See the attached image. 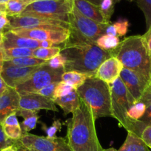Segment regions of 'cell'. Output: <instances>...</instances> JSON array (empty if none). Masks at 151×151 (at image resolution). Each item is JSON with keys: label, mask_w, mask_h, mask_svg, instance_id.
Returning a JSON list of instances; mask_svg holds the SVG:
<instances>
[{"label": "cell", "mask_w": 151, "mask_h": 151, "mask_svg": "<svg viewBox=\"0 0 151 151\" xmlns=\"http://www.w3.org/2000/svg\"><path fill=\"white\" fill-rule=\"evenodd\" d=\"M69 30V36L62 44L60 52L65 59L64 70L96 77L100 65L112 57V54L99 48L96 43L87 40L75 29L70 28Z\"/></svg>", "instance_id": "cell-1"}, {"label": "cell", "mask_w": 151, "mask_h": 151, "mask_svg": "<svg viewBox=\"0 0 151 151\" xmlns=\"http://www.w3.org/2000/svg\"><path fill=\"white\" fill-rule=\"evenodd\" d=\"M68 122L67 141L72 151H103L91 110L81 100Z\"/></svg>", "instance_id": "cell-2"}, {"label": "cell", "mask_w": 151, "mask_h": 151, "mask_svg": "<svg viewBox=\"0 0 151 151\" xmlns=\"http://www.w3.org/2000/svg\"><path fill=\"white\" fill-rule=\"evenodd\" d=\"M124 68L130 69L151 84V54L142 35L127 37L119 46L111 52Z\"/></svg>", "instance_id": "cell-3"}, {"label": "cell", "mask_w": 151, "mask_h": 151, "mask_svg": "<svg viewBox=\"0 0 151 151\" xmlns=\"http://www.w3.org/2000/svg\"><path fill=\"white\" fill-rule=\"evenodd\" d=\"M76 91L80 100L90 109L95 120L105 116L113 117L109 84L93 77L87 78Z\"/></svg>", "instance_id": "cell-4"}, {"label": "cell", "mask_w": 151, "mask_h": 151, "mask_svg": "<svg viewBox=\"0 0 151 151\" xmlns=\"http://www.w3.org/2000/svg\"><path fill=\"white\" fill-rule=\"evenodd\" d=\"M111 94V112L112 116L118 122L127 132L136 134L138 121H132L127 116V111L133 104L134 99L126 88L121 78H118L110 84Z\"/></svg>", "instance_id": "cell-5"}, {"label": "cell", "mask_w": 151, "mask_h": 151, "mask_svg": "<svg viewBox=\"0 0 151 151\" xmlns=\"http://www.w3.org/2000/svg\"><path fill=\"white\" fill-rule=\"evenodd\" d=\"M73 0H38L30 4L20 16H36L56 19L69 23Z\"/></svg>", "instance_id": "cell-6"}, {"label": "cell", "mask_w": 151, "mask_h": 151, "mask_svg": "<svg viewBox=\"0 0 151 151\" xmlns=\"http://www.w3.org/2000/svg\"><path fill=\"white\" fill-rule=\"evenodd\" d=\"M64 72V69H52L44 63L37 69L25 82L18 86L16 90L20 96L32 93L36 94L50 84L62 81Z\"/></svg>", "instance_id": "cell-7"}, {"label": "cell", "mask_w": 151, "mask_h": 151, "mask_svg": "<svg viewBox=\"0 0 151 151\" xmlns=\"http://www.w3.org/2000/svg\"><path fill=\"white\" fill-rule=\"evenodd\" d=\"M8 29H47L53 30H69V23L56 19L36 16H17L9 17ZM7 29V30H8Z\"/></svg>", "instance_id": "cell-8"}, {"label": "cell", "mask_w": 151, "mask_h": 151, "mask_svg": "<svg viewBox=\"0 0 151 151\" xmlns=\"http://www.w3.org/2000/svg\"><path fill=\"white\" fill-rule=\"evenodd\" d=\"M70 28L75 29L90 41L96 43V40L105 35V30L109 24H99L84 17L73 6L68 16Z\"/></svg>", "instance_id": "cell-9"}, {"label": "cell", "mask_w": 151, "mask_h": 151, "mask_svg": "<svg viewBox=\"0 0 151 151\" xmlns=\"http://www.w3.org/2000/svg\"><path fill=\"white\" fill-rule=\"evenodd\" d=\"M19 141L28 149L38 151H72L68 141L61 137L49 138L27 134Z\"/></svg>", "instance_id": "cell-10"}, {"label": "cell", "mask_w": 151, "mask_h": 151, "mask_svg": "<svg viewBox=\"0 0 151 151\" xmlns=\"http://www.w3.org/2000/svg\"><path fill=\"white\" fill-rule=\"evenodd\" d=\"M16 35L29 38L38 41H50L56 45L62 44L67 41L69 36L70 30H53L47 29H10Z\"/></svg>", "instance_id": "cell-11"}, {"label": "cell", "mask_w": 151, "mask_h": 151, "mask_svg": "<svg viewBox=\"0 0 151 151\" xmlns=\"http://www.w3.org/2000/svg\"><path fill=\"white\" fill-rule=\"evenodd\" d=\"M119 78L136 103L140 100L146 90L150 86V85L140 75L126 68H123Z\"/></svg>", "instance_id": "cell-12"}, {"label": "cell", "mask_w": 151, "mask_h": 151, "mask_svg": "<svg viewBox=\"0 0 151 151\" xmlns=\"http://www.w3.org/2000/svg\"><path fill=\"white\" fill-rule=\"evenodd\" d=\"M40 66H41L19 67L3 65L2 71L0 75L9 87L16 88L18 86L25 82Z\"/></svg>", "instance_id": "cell-13"}, {"label": "cell", "mask_w": 151, "mask_h": 151, "mask_svg": "<svg viewBox=\"0 0 151 151\" xmlns=\"http://www.w3.org/2000/svg\"><path fill=\"white\" fill-rule=\"evenodd\" d=\"M19 109L33 111H38L42 109L52 111H59L56 103L52 99L33 93L20 96Z\"/></svg>", "instance_id": "cell-14"}, {"label": "cell", "mask_w": 151, "mask_h": 151, "mask_svg": "<svg viewBox=\"0 0 151 151\" xmlns=\"http://www.w3.org/2000/svg\"><path fill=\"white\" fill-rule=\"evenodd\" d=\"M123 68L124 66L121 62L116 58L112 56L100 65L96 72V78L110 85L119 78Z\"/></svg>", "instance_id": "cell-15"}, {"label": "cell", "mask_w": 151, "mask_h": 151, "mask_svg": "<svg viewBox=\"0 0 151 151\" xmlns=\"http://www.w3.org/2000/svg\"><path fill=\"white\" fill-rule=\"evenodd\" d=\"M16 47L28 48L34 50L40 48V42L36 40L16 35L10 30L4 32L3 33V41L1 50H7Z\"/></svg>", "instance_id": "cell-16"}, {"label": "cell", "mask_w": 151, "mask_h": 151, "mask_svg": "<svg viewBox=\"0 0 151 151\" xmlns=\"http://www.w3.org/2000/svg\"><path fill=\"white\" fill-rule=\"evenodd\" d=\"M20 95L16 88L9 87L7 91L0 96V122L10 114L17 111L19 109Z\"/></svg>", "instance_id": "cell-17"}, {"label": "cell", "mask_w": 151, "mask_h": 151, "mask_svg": "<svg viewBox=\"0 0 151 151\" xmlns=\"http://www.w3.org/2000/svg\"><path fill=\"white\" fill-rule=\"evenodd\" d=\"M73 6L84 17L99 24H107L105 22L98 6L94 5L86 0H73Z\"/></svg>", "instance_id": "cell-18"}, {"label": "cell", "mask_w": 151, "mask_h": 151, "mask_svg": "<svg viewBox=\"0 0 151 151\" xmlns=\"http://www.w3.org/2000/svg\"><path fill=\"white\" fill-rule=\"evenodd\" d=\"M53 101L56 105H58L62 108V110L64 111V114L67 115L68 114H73L78 109L81 100L76 90L74 89L68 95L57 97L53 100Z\"/></svg>", "instance_id": "cell-19"}, {"label": "cell", "mask_w": 151, "mask_h": 151, "mask_svg": "<svg viewBox=\"0 0 151 151\" xmlns=\"http://www.w3.org/2000/svg\"><path fill=\"white\" fill-rule=\"evenodd\" d=\"M16 115L22 116L24 118L23 122L20 123V127L22 128L23 136L26 135L29 131H32L36 127L38 119V111L19 109L16 111Z\"/></svg>", "instance_id": "cell-20"}, {"label": "cell", "mask_w": 151, "mask_h": 151, "mask_svg": "<svg viewBox=\"0 0 151 151\" xmlns=\"http://www.w3.org/2000/svg\"><path fill=\"white\" fill-rule=\"evenodd\" d=\"M118 151H151L143 140L132 132H127V138Z\"/></svg>", "instance_id": "cell-21"}, {"label": "cell", "mask_w": 151, "mask_h": 151, "mask_svg": "<svg viewBox=\"0 0 151 151\" xmlns=\"http://www.w3.org/2000/svg\"><path fill=\"white\" fill-rule=\"evenodd\" d=\"M33 2V0H10L5 4V13L7 16H20L27 7Z\"/></svg>", "instance_id": "cell-22"}, {"label": "cell", "mask_w": 151, "mask_h": 151, "mask_svg": "<svg viewBox=\"0 0 151 151\" xmlns=\"http://www.w3.org/2000/svg\"><path fill=\"white\" fill-rule=\"evenodd\" d=\"M46 63L45 60H40L33 57H25L21 58L12 59L9 60H4V66H19V67H31V66H41Z\"/></svg>", "instance_id": "cell-23"}, {"label": "cell", "mask_w": 151, "mask_h": 151, "mask_svg": "<svg viewBox=\"0 0 151 151\" xmlns=\"http://www.w3.org/2000/svg\"><path fill=\"white\" fill-rule=\"evenodd\" d=\"M89 78H90L89 75L76 72H65L62 76V81L71 86L76 90Z\"/></svg>", "instance_id": "cell-24"}, {"label": "cell", "mask_w": 151, "mask_h": 151, "mask_svg": "<svg viewBox=\"0 0 151 151\" xmlns=\"http://www.w3.org/2000/svg\"><path fill=\"white\" fill-rule=\"evenodd\" d=\"M121 41L119 37L102 35L96 41V44L102 50L107 52H113L119 46Z\"/></svg>", "instance_id": "cell-25"}, {"label": "cell", "mask_w": 151, "mask_h": 151, "mask_svg": "<svg viewBox=\"0 0 151 151\" xmlns=\"http://www.w3.org/2000/svg\"><path fill=\"white\" fill-rule=\"evenodd\" d=\"M62 49V44L56 45L55 47H50V48H38L33 50V55L36 58L47 61L60 54Z\"/></svg>", "instance_id": "cell-26"}, {"label": "cell", "mask_w": 151, "mask_h": 151, "mask_svg": "<svg viewBox=\"0 0 151 151\" xmlns=\"http://www.w3.org/2000/svg\"><path fill=\"white\" fill-rule=\"evenodd\" d=\"M2 52L4 60L33 56V50L28 48H21V47L2 50Z\"/></svg>", "instance_id": "cell-27"}, {"label": "cell", "mask_w": 151, "mask_h": 151, "mask_svg": "<svg viewBox=\"0 0 151 151\" xmlns=\"http://www.w3.org/2000/svg\"><path fill=\"white\" fill-rule=\"evenodd\" d=\"M139 101L143 102L146 106V111L144 115L139 121L142 122L144 127L151 125V86L146 90Z\"/></svg>", "instance_id": "cell-28"}, {"label": "cell", "mask_w": 151, "mask_h": 151, "mask_svg": "<svg viewBox=\"0 0 151 151\" xmlns=\"http://www.w3.org/2000/svg\"><path fill=\"white\" fill-rule=\"evenodd\" d=\"M120 0H102L99 9L106 23H110V19L115 10V5Z\"/></svg>", "instance_id": "cell-29"}, {"label": "cell", "mask_w": 151, "mask_h": 151, "mask_svg": "<svg viewBox=\"0 0 151 151\" xmlns=\"http://www.w3.org/2000/svg\"><path fill=\"white\" fill-rule=\"evenodd\" d=\"M146 106L142 101H138L132 105L127 111V116L132 121H139L144 115Z\"/></svg>", "instance_id": "cell-30"}, {"label": "cell", "mask_w": 151, "mask_h": 151, "mask_svg": "<svg viewBox=\"0 0 151 151\" xmlns=\"http://www.w3.org/2000/svg\"><path fill=\"white\" fill-rule=\"evenodd\" d=\"M136 4L143 12L147 30L151 28V0H136Z\"/></svg>", "instance_id": "cell-31"}, {"label": "cell", "mask_w": 151, "mask_h": 151, "mask_svg": "<svg viewBox=\"0 0 151 151\" xmlns=\"http://www.w3.org/2000/svg\"><path fill=\"white\" fill-rule=\"evenodd\" d=\"M3 129L6 137L13 141L20 140L23 137L22 128L20 125L19 126H8V125H3Z\"/></svg>", "instance_id": "cell-32"}, {"label": "cell", "mask_w": 151, "mask_h": 151, "mask_svg": "<svg viewBox=\"0 0 151 151\" xmlns=\"http://www.w3.org/2000/svg\"><path fill=\"white\" fill-rule=\"evenodd\" d=\"M74 89L75 88H73V87H72L71 86L68 85V84L63 82V81H60L59 83H58L57 86L56 87V89H55L54 99L53 100H55L57 97H64L65 95H68V94H70Z\"/></svg>", "instance_id": "cell-33"}, {"label": "cell", "mask_w": 151, "mask_h": 151, "mask_svg": "<svg viewBox=\"0 0 151 151\" xmlns=\"http://www.w3.org/2000/svg\"><path fill=\"white\" fill-rule=\"evenodd\" d=\"M42 129L45 132L47 137L54 138V137H56V133L60 131L62 129V123L59 119H56L53 121V124L50 127H47L44 124H42Z\"/></svg>", "instance_id": "cell-34"}, {"label": "cell", "mask_w": 151, "mask_h": 151, "mask_svg": "<svg viewBox=\"0 0 151 151\" xmlns=\"http://www.w3.org/2000/svg\"><path fill=\"white\" fill-rule=\"evenodd\" d=\"M46 65L50 66V68L54 69H64L65 65V59L63 55L61 54L55 56L53 58L47 60L45 63Z\"/></svg>", "instance_id": "cell-35"}, {"label": "cell", "mask_w": 151, "mask_h": 151, "mask_svg": "<svg viewBox=\"0 0 151 151\" xmlns=\"http://www.w3.org/2000/svg\"><path fill=\"white\" fill-rule=\"evenodd\" d=\"M113 26L116 30L118 37L124 36L127 34V30H128L129 22L127 19H120L115 22H114Z\"/></svg>", "instance_id": "cell-36"}, {"label": "cell", "mask_w": 151, "mask_h": 151, "mask_svg": "<svg viewBox=\"0 0 151 151\" xmlns=\"http://www.w3.org/2000/svg\"><path fill=\"white\" fill-rule=\"evenodd\" d=\"M58 83H53L50 84V85L47 86L44 88H41L39 91H37L36 94H38L39 95L43 96V97H48V98L52 99L53 100L54 99V92L55 89H56V87L57 86Z\"/></svg>", "instance_id": "cell-37"}, {"label": "cell", "mask_w": 151, "mask_h": 151, "mask_svg": "<svg viewBox=\"0 0 151 151\" xmlns=\"http://www.w3.org/2000/svg\"><path fill=\"white\" fill-rule=\"evenodd\" d=\"M15 142L16 141L9 139L6 137L5 134L4 132V129H3L2 123L0 122V151L2 150V149L8 147V146L13 145L15 143Z\"/></svg>", "instance_id": "cell-38"}, {"label": "cell", "mask_w": 151, "mask_h": 151, "mask_svg": "<svg viewBox=\"0 0 151 151\" xmlns=\"http://www.w3.org/2000/svg\"><path fill=\"white\" fill-rule=\"evenodd\" d=\"M140 137L151 150V125H147L144 128Z\"/></svg>", "instance_id": "cell-39"}, {"label": "cell", "mask_w": 151, "mask_h": 151, "mask_svg": "<svg viewBox=\"0 0 151 151\" xmlns=\"http://www.w3.org/2000/svg\"><path fill=\"white\" fill-rule=\"evenodd\" d=\"M2 125H8V126H19V125H20V123L18 121L16 112L8 115L2 122Z\"/></svg>", "instance_id": "cell-40"}, {"label": "cell", "mask_w": 151, "mask_h": 151, "mask_svg": "<svg viewBox=\"0 0 151 151\" xmlns=\"http://www.w3.org/2000/svg\"><path fill=\"white\" fill-rule=\"evenodd\" d=\"M10 24L9 19L7 15L6 14L5 12L1 13L0 14V32L4 33V32L7 31Z\"/></svg>", "instance_id": "cell-41"}, {"label": "cell", "mask_w": 151, "mask_h": 151, "mask_svg": "<svg viewBox=\"0 0 151 151\" xmlns=\"http://www.w3.org/2000/svg\"><path fill=\"white\" fill-rule=\"evenodd\" d=\"M142 36H143L144 40L147 47L148 50H149L151 54V28L148 29L147 32L144 35H142Z\"/></svg>", "instance_id": "cell-42"}, {"label": "cell", "mask_w": 151, "mask_h": 151, "mask_svg": "<svg viewBox=\"0 0 151 151\" xmlns=\"http://www.w3.org/2000/svg\"><path fill=\"white\" fill-rule=\"evenodd\" d=\"M105 35L118 37L116 30H115V27H114V26L113 24H108V26L107 27L106 30H105Z\"/></svg>", "instance_id": "cell-43"}, {"label": "cell", "mask_w": 151, "mask_h": 151, "mask_svg": "<svg viewBox=\"0 0 151 151\" xmlns=\"http://www.w3.org/2000/svg\"><path fill=\"white\" fill-rule=\"evenodd\" d=\"M8 88L9 86L7 85L5 81H4V79H3V78H1V75H0V96L2 95V94L7 91Z\"/></svg>", "instance_id": "cell-44"}, {"label": "cell", "mask_w": 151, "mask_h": 151, "mask_svg": "<svg viewBox=\"0 0 151 151\" xmlns=\"http://www.w3.org/2000/svg\"><path fill=\"white\" fill-rule=\"evenodd\" d=\"M40 42V48H50V47H55L56 44H53L52 41H42Z\"/></svg>", "instance_id": "cell-45"}, {"label": "cell", "mask_w": 151, "mask_h": 151, "mask_svg": "<svg viewBox=\"0 0 151 151\" xmlns=\"http://www.w3.org/2000/svg\"><path fill=\"white\" fill-rule=\"evenodd\" d=\"M15 145H16L17 151H30L29 149L25 147V146H24L19 140L15 142Z\"/></svg>", "instance_id": "cell-46"}, {"label": "cell", "mask_w": 151, "mask_h": 151, "mask_svg": "<svg viewBox=\"0 0 151 151\" xmlns=\"http://www.w3.org/2000/svg\"><path fill=\"white\" fill-rule=\"evenodd\" d=\"M4 61V56H3L2 50H0V75H1V71H2Z\"/></svg>", "instance_id": "cell-47"}, {"label": "cell", "mask_w": 151, "mask_h": 151, "mask_svg": "<svg viewBox=\"0 0 151 151\" xmlns=\"http://www.w3.org/2000/svg\"><path fill=\"white\" fill-rule=\"evenodd\" d=\"M1 151H17V149H16V145H15L14 143V144L12 145H10L8 146V147H5V148L2 149Z\"/></svg>", "instance_id": "cell-48"}, {"label": "cell", "mask_w": 151, "mask_h": 151, "mask_svg": "<svg viewBox=\"0 0 151 151\" xmlns=\"http://www.w3.org/2000/svg\"><path fill=\"white\" fill-rule=\"evenodd\" d=\"M86 1H89V2H90L91 4H94V5L99 7V5H100L101 3H102V0H86Z\"/></svg>", "instance_id": "cell-49"}, {"label": "cell", "mask_w": 151, "mask_h": 151, "mask_svg": "<svg viewBox=\"0 0 151 151\" xmlns=\"http://www.w3.org/2000/svg\"><path fill=\"white\" fill-rule=\"evenodd\" d=\"M3 41V33L2 32H0V50H1V46L2 44Z\"/></svg>", "instance_id": "cell-50"}, {"label": "cell", "mask_w": 151, "mask_h": 151, "mask_svg": "<svg viewBox=\"0 0 151 151\" xmlns=\"http://www.w3.org/2000/svg\"><path fill=\"white\" fill-rule=\"evenodd\" d=\"M10 0H0V4H5L6 3H7Z\"/></svg>", "instance_id": "cell-51"}, {"label": "cell", "mask_w": 151, "mask_h": 151, "mask_svg": "<svg viewBox=\"0 0 151 151\" xmlns=\"http://www.w3.org/2000/svg\"><path fill=\"white\" fill-rule=\"evenodd\" d=\"M103 151H118V150H115V149L113 148V147H111V148H108V149H105V150H103Z\"/></svg>", "instance_id": "cell-52"}, {"label": "cell", "mask_w": 151, "mask_h": 151, "mask_svg": "<svg viewBox=\"0 0 151 151\" xmlns=\"http://www.w3.org/2000/svg\"><path fill=\"white\" fill-rule=\"evenodd\" d=\"M30 151H38V150H33V149H29Z\"/></svg>", "instance_id": "cell-53"}, {"label": "cell", "mask_w": 151, "mask_h": 151, "mask_svg": "<svg viewBox=\"0 0 151 151\" xmlns=\"http://www.w3.org/2000/svg\"><path fill=\"white\" fill-rule=\"evenodd\" d=\"M1 13H4V12H3V11H2V10H0V14H1Z\"/></svg>", "instance_id": "cell-54"}, {"label": "cell", "mask_w": 151, "mask_h": 151, "mask_svg": "<svg viewBox=\"0 0 151 151\" xmlns=\"http://www.w3.org/2000/svg\"><path fill=\"white\" fill-rule=\"evenodd\" d=\"M33 1H38V0H33Z\"/></svg>", "instance_id": "cell-55"}, {"label": "cell", "mask_w": 151, "mask_h": 151, "mask_svg": "<svg viewBox=\"0 0 151 151\" xmlns=\"http://www.w3.org/2000/svg\"><path fill=\"white\" fill-rule=\"evenodd\" d=\"M150 86H151V84H150Z\"/></svg>", "instance_id": "cell-56"}]
</instances>
